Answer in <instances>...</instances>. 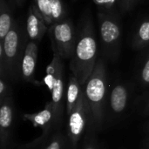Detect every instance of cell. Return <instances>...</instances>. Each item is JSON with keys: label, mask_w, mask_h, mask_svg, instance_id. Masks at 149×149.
I'll return each instance as SVG.
<instances>
[{"label": "cell", "mask_w": 149, "mask_h": 149, "mask_svg": "<svg viewBox=\"0 0 149 149\" xmlns=\"http://www.w3.org/2000/svg\"><path fill=\"white\" fill-rule=\"evenodd\" d=\"M82 92V86H80L78 79L72 74L69 77L67 88H66V100H65V112L69 117L73 111L79 96Z\"/></svg>", "instance_id": "obj_15"}, {"label": "cell", "mask_w": 149, "mask_h": 149, "mask_svg": "<svg viewBox=\"0 0 149 149\" xmlns=\"http://www.w3.org/2000/svg\"><path fill=\"white\" fill-rule=\"evenodd\" d=\"M48 32L52 52L58 53L63 59L72 58L77 42V33L72 21L65 18L50 26Z\"/></svg>", "instance_id": "obj_6"}, {"label": "cell", "mask_w": 149, "mask_h": 149, "mask_svg": "<svg viewBox=\"0 0 149 149\" xmlns=\"http://www.w3.org/2000/svg\"><path fill=\"white\" fill-rule=\"evenodd\" d=\"M0 142L1 148L5 149L9 144L14 120V104L12 95L0 101Z\"/></svg>", "instance_id": "obj_9"}, {"label": "cell", "mask_w": 149, "mask_h": 149, "mask_svg": "<svg viewBox=\"0 0 149 149\" xmlns=\"http://www.w3.org/2000/svg\"><path fill=\"white\" fill-rule=\"evenodd\" d=\"M107 88V78L105 62L103 59H99L91 76L82 86L89 119L95 127H100L104 120Z\"/></svg>", "instance_id": "obj_3"}, {"label": "cell", "mask_w": 149, "mask_h": 149, "mask_svg": "<svg viewBox=\"0 0 149 149\" xmlns=\"http://www.w3.org/2000/svg\"><path fill=\"white\" fill-rule=\"evenodd\" d=\"M24 119L31 121L33 126L41 127L43 129L44 136L48 134L52 128H56V127H58L53 112V107L51 102H49L45 106V107L38 113L32 114H24Z\"/></svg>", "instance_id": "obj_12"}, {"label": "cell", "mask_w": 149, "mask_h": 149, "mask_svg": "<svg viewBox=\"0 0 149 149\" xmlns=\"http://www.w3.org/2000/svg\"><path fill=\"white\" fill-rule=\"evenodd\" d=\"M63 58L55 52L51 63L46 68V74L44 79L45 85L52 93V105L56 118L57 126H59L63 117L64 104L66 100L65 86V66Z\"/></svg>", "instance_id": "obj_4"}, {"label": "cell", "mask_w": 149, "mask_h": 149, "mask_svg": "<svg viewBox=\"0 0 149 149\" xmlns=\"http://www.w3.org/2000/svg\"><path fill=\"white\" fill-rule=\"evenodd\" d=\"M84 149H95V148L93 146H92V145H88V146H86Z\"/></svg>", "instance_id": "obj_23"}, {"label": "cell", "mask_w": 149, "mask_h": 149, "mask_svg": "<svg viewBox=\"0 0 149 149\" xmlns=\"http://www.w3.org/2000/svg\"><path fill=\"white\" fill-rule=\"evenodd\" d=\"M88 118L89 113L82 89L79 99L73 111L68 117V138L72 149H75L78 142L79 141V139L85 131Z\"/></svg>", "instance_id": "obj_7"}, {"label": "cell", "mask_w": 149, "mask_h": 149, "mask_svg": "<svg viewBox=\"0 0 149 149\" xmlns=\"http://www.w3.org/2000/svg\"><path fill=\"white\" fill-rule=\"evenodd\" d=\"M24 1H25V0H14L15 3H16L18 7H21V6L24 4Z\"/></svg>", "instance_id": "obj_22"}, {"label": "cell", "mask_w": 149, "mask_h": 149, "mask_svg": "<svg viewBox=\"0 0 149 149\" xmlns=\"http://www.w3.org/2000/svg\"><path fill=\"white\" fill-rule=\"evenodd\" d=\"M95 5L100 9V11L102 12H112L115 3L119 0H93Z\"/></svg>", "instance_id": "obj_17"}, {"label": "cell", "mask_w": 149, "mask_h": 149, "mask_svg": "<svg viewBox=\"0 0 149 149\" xmlns=\"http://www.w3.org/2000/svg\"><path fill=\"white\" fill-rule=\"evenodd\" d=\"M98 57V44L92 16L86 13L81 19L77 32V42L71 58L72 74L83 86L91 76Z\"/></svg>", "instance_id": "obj_1"}, {"label": "cell", "mask_w": 149, "mask_h": 149, "mask_svg": "<svg viewBox=\"0 0 149 149\" xmlns=\"http://www.w3.org/2000/svg\"><path fill=\"white\" fill-rule=\"evenodd\" d=\"M31 4L48 28L66 18V9L62 0H32Z\"/></svg>", "instance_id": "obj_8"}, {"label": "cell", "mask_w": 149, "mask_h": 149, "mask_svg": "<svg viewBox=\"0 0 149 149\" xmlns=\"http://www.w3.org/2000/svg\"><path fill=\"white\" fill-rule=\"evenodd\" d=\"M149 45V18H146L138 25L132 40V46L135 50H141Z\"/></svg>", "instance_id": "obj_16"}, {"label": "cell", "mask_w": 149, "mask_h": 149, "mask_svg": "<svg viewBox=\"0 0 149 149\" xmlns=\"http://www.w3.org/2000/svg\"><path fill=\"white\" fill-rule=\"evenodd\" d=\"M10 95H11V91L8 85V80L3 78H0V101Z\"/></svg>", "instance_id": "obj_20"}, {"label": "cell", "mask_w": 149, "mask_h": 149, "mask_svg": "<svg viewBox=\"0 0 149 149\" xmlns=\"http://www.w3.org/2000/svg\"><path fill=\"white\" fill-rule=\"evenodd\" d=\"M147 108H148V110H149V100H148V107H147Z\"/></svg>", "instance_id": "obj_24"}, {"label": "cell", "mask_w": 149, "mask_h": 149, "mask_svg": "<svg viewBox=\"0 0 149 149\" xmlns=\"http://www.w3.org/2000/svg\"><path fill=\"white\" fill-rule=\"evenodd\" d=\"M38 43L29 41L26 45L21 62L20 78L27 82L34 83V74L38 59Z\"/></svg>", "instance_id": "obj_11"}, {"label": "cell", "mask_w": 149, "mask_h": 149, "mask_svg": "<svg viewBox=\"0 0 149 149\" xmlns=\"http://www.w3.org/2000/svg\"><path fill=\"white\" fill-rule=\"evenodd\" d=\"M25 30L29 39L37 43L43 38L48 31V26L32 4L29 6L27 11Z\"/></svg>", "instance_id": "obj_10"}, {"label": "cell", "mask_w": 149, "mask_h": 149, "mask_svg": "<svg viewBox=\"0 0 149 149\" xmlns=\"http://www.w3.org/2000/svg\"><path fill=\"white\" fill-rule=\"evenodd\" d=\"M141 82L144 86H149V52L147 54L140 72Z\"/></svg>", "instance_id": "obj_18"}, {"label": "cell", "mask_w": 149, "mask_h": 149, "mask_svg": "<svg viewBox=\"0 0 149 149\" xmlns=\"http://www.w3.org/2000/svg\"><path fill=\"white\" fill-rule=\"evenodd\" d=\"M14 23L12 9L8 1L0 0V42H3Z\"/></svg>", "instance_id": "obj_13"}, {"label": "cell", "mask_w": 149, "mask_h": 149, "mask_svg": "<svg viewBox=\"0 0 149 149\" xmlns=\"http://www.w3.org/2000/svg\"><path fill=\"white\" fill-rule=\"evenodd\" d=\"M27 38L25 27L15 21L3 42H0V78L15 81L20 77Z\"/></svg>", "instance_id": "obj_2"}, {"label": "cell", "mask_w": 149, "mask_h": 149, "mask_svg": "<svg viewBox=\"0 0 149 149\" xmlns=\"http://www.w3.org/2000/svg\"><path fill=\"white\" fill-rule=\"evenodd\" d=\"M65 138L62 134H56L48 145L44 149H64L65 148Z\"/></svg>", "instance_id": "obj_19"}, {"label": "cell", "mask_w": 149, "mask_h": 149, "mask_svg": "<svg viewBox=\"0 0 149 149\" xmlns=\"http://www.w3.org/2000/svg\"><path fill=\"white\" fill-rule=\"evenodd\" d=\"M127 97L128 93L125 86L118 84L113 87L110 95V108L113 113L120 114L126 109Z\"/></svg>", "instance_id": "obj_14"}, {"label": "cell", "mask_w": 149, "mask_h": 149, "mask_svg": "<svg viewBox=\"0 0 149 149\" xmlns=\"http://www.w3.org/2000/svg\"><path fill=\"white\" fill-rule=\"evenodd\" d=\"M100 38L105 55L114 59L120 54L121 45V24L120 19L112 12L99 11L98 15Z\"/></svg>", "instance_id": "obj_5"}, {"label": "cell", "mask_w": 149, "mask_h": 149, "mask_svg": "<svg viewBox=\"0 0 149 149\" xmlns=\"http://www.w3.org/2000/svg\"><path fill=\"white\" fill-rule=\"evenodd\" d=\"M136 0H119L120 8L123 11L130 10L135 4Z\"/></svg>", "instance_id": "obj_21"}]
</instances>
